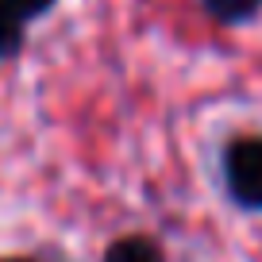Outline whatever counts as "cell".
Returning a JSON list of instances; mask_svg holds the SVG:
<instances>
[{"mask_svg": "<svg viewBox=\"0 0 262 262\" xmlns=\"http://www.w3.org/2000/svg\"><path fill=\"white\" fill-rule=\"evenodd\" d=\"M208 12H212L216 19H228V24H239V19H251L254 12H258L262 0H205Z\"/></svg>", "mask_w": 262, "mask_h": 262, "instance_id": "3", "label": "cell"}, {"mask_svg": "<svg viewBox=\"0 0 262 262\" xmlns=\"http://www.w3.org/2000/svg\"><path fill=\"white\" fill-rule=\"evenodd\" d=\"M12 8H16V16L19 19H27V16H42V12L54 4V0H8Z\"/></svg>", "mask_w": 262, "mask_h": 262, "instance_id": "5", "label": "cell"}, {"mask_svg": "<svg viewBox=\"0 0 262 262\" xmlns=\"http://www.w3.org/2000/svg\"><path fill=\"white\" fill-rule=\"evenodd\" d=\"M19 47V16L8 0H0V58Z\"/></svg>", "mask_w": 262, "mask_h": 262, "instance_id": "4", "label": "cell"}, {"mask_svg": "<svg viewBox=\"0 0 262 262\" xmlns=\"http://www.w3.org/2000/svg\"><path fill=\"white\" fill-rule=\"evenodd\" d=\"M228 189L239 205L262 208V139H239L228 150Z\"/></svg>", "mask_w": 262, "mask_h": 262, "instance_id": "1", "label": "cell"}, {"mask_svg": "<svg viewBox=\"0 0 262 262\" xmlns=\"http://www.w3.org/2000/svg\"><path fill=\"white\" fill-rule=\"evenodd\" d=\"M104 262H162V251L143 235H127V239H116L108 247Z\"/></svg>", "mask_w": 262, "mask_h": 262, "instance_id": "2", "label": "cell"}, {"mask_svg": "<svg viewBox=\"0 0 262 262\" xmlns=\"http://www.w3.org/2000/svg\"><path fill=\"white\" fill-rule=\"evenodd\" d=\"M8 262H19V258H8Z\"/></svg>", "mask_w": 262, "mask_h": 262, "instance_id": "6", "label": "cell"}]
</instances>
